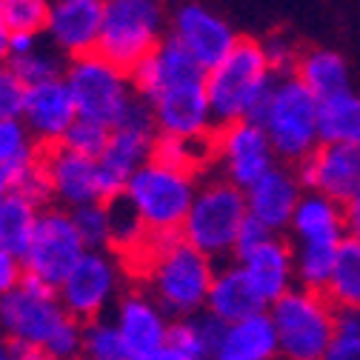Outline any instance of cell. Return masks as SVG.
<instances>
[{
	"mask_svg": "<svg viewBox=\"0 0 360 360\" xmlns=\"http://www.w3.org/2000/svg\"><path fill=\"white\" fill-rule=\"evenodd\" d=\"M278 75L272 72L263 52V43L257 40H240L235 49L206 69V92L214 126L232 123V120H255L263 109L269 92H272Z\"/></svg>",
	"mask_w": 360,
	"mask_h": 360,
	"instance_id": "3",
	"label": "cell"
},
{
	"mask_svg": "<svg viewBox=\"0 0 360 360\" xmlns=\"http://www.w3.org/2000/svg\"><path fill=\"white\" fill-rule=\"evenodd\" d=\"M232 260L246 272L249 283L266 300V306L295 286V246H289V240H283L278 232L249 246L246 252H238Z\"/></svg>",
	"mask_w": 360,
	"mask_h": 360,
	"instance_id": "20",
	"label": "cell"
},
{
	"mask_svg": "<svg viewBox=\"0 0 360 360\" xmlns=\"http://www.w3.org/2000/svg\"><path fill=\"white\" fill-rule=\"evenodd\" d=\"M323 360H360V309H335V338Z\"/></svg>",
	"mask_w": 360,
	"mask_h": 360,
	"instance_id": "36",
	"label": "cell"
},
{
	"mask_svg": "<svg viewBox=\"0 0 360 360\" xmlns=\"http://www.w3.org/2000/svg\"><path fill=\"white\" fill-rule=\"evenodd\" d=\"M297 177L303 189L329 195L343 203L360 186V146L321 141L314 152L297 163Z\"/></svg>",
	"mask_w": 360,
	"mask_h": 360,
	"instance_id": "17",
	"label": "cell"
},
{
	"mask_svg": "<svg viewBox=\"0 0 360 360\" xmlns=\"http://www.w3.org/2000/svg\"><path fill=\"white\" fill-rule=\"evenodd\" d=\"M72 220L77 226V235L83 238L86 249H112V206L103 200L95 203H83L72 209Z\"/></svg>",
	"mask_w": 360,
	"mask_h": 360,
	"instance_id": "33",
	"label": "cell"
},
{
	"mask_svg": "<svg viewBox=\"0 0 360 360\" xmlns=\"http://www.w3.org/2000/svg\"><path fill=\"white\" fill-rule=\"evenodd\" d=\"M32 49H37V34L34 32H9L6 58H20V55H26Z\"/></svg>",
	"mask_w": 360,
	"mask_h": 360,
	"instance_id": "43",
	"label": "cell"
},
{
	"mask_svg": "<svg viewBox=\"0 0 360 360\" xmlns=\"http://www.w3.org/2000/svg\"><path fill=\"white\" fill-rule=\"evenodd\" d=\"M123 360H138V357H123Z\"/></svg>",
	"mask_w": 360,
	"mask_h": 360,
	"instance_id": "49",
	"label": "cell"
},
{
	"mask_svg": "<svg viewBox=\"0 0 360 360\" xmlns=\"http://www.w3.org/2000/svg\"><path fill=\"white\" fill-rule=\"evenodd\" d=\"M263 52H266V60L272 66L275 75H292L295 66H297V49L292 46V40L286 37H272L263 43Z\"/></svg>",
	"mask_w": 360,
	"mask_h": 360,
	"instance_id": "40",
	"label": "cell"
},
{
	"mask_svg": "<svg viewBox=\"0 0 360 360\" xmlns=\"http://www.w3.org/2000/svg\"><path fill=\"white\" fill-rule=\"evenodd\" d=\"M243 192H246V212L255 220H260L266 229H272L278 235L289 232L292 214L303 195V184H300L297 172L275 163Z\"/></svg>",
	"mask_w": 360,
	"mask_h": 360,
	"instance_id": "21",
	"label": "cell"
},
{
	"mask_svg": "<svg viewBox=\"0 0 360 360\" xmlns=\"http://www.w3.org/2000/svg\"><path fill=\"white\" fill-rule=\"evenodd\" d=\"M43 163V146L23 123V117H0V169H6L15 186Z\"/></svg>",
	"mask_w": 360,
	"mask_h": 360,
	"instance_id": "26",
	"label": "cell"
},
{
	"mask_svg": "<svg viewBox=\"0 0 360 360\" xmlns=\"http://www.w3.org/2000/svg\"><path fill=\"white\" fill-rule=\"evenodd\" d=\"M246 192L226 177L198 184L195 200L180 226V238L209 257H232L238 232L246 220Z\"/></svg>",
	"mask_w": 360,
	"mask_h": 360,
	"instance_id": "8",
	"label": "cell"
},
{
	"mask_svg": "<svg viewBox=\"0 0 360 360\" xmlns=\"http://www.w3.org/2000/svg\"><path fill=\"white\" fill-rule=\"evenodd\" d=\"M209 360H281L275 323L269 318V309L249 314L243 321L223 323Z\"/></svg>",
	"mask_w": 360,
	"mask_h": 360,
	"instance_id": "23",
	"label": "cell"
},
{
	"mask_svg": "<svg viewBox=\"0 0 360 360\" xmlns=\"http://www.w3.org/2000/svg\"><path fill=\"white\" fill-rule=\"evenodd\" d=\"M214 160L223 177L246 189L278 163V152L257 120H232L214 129Z\"/></svg>",
	"mask_w": 360,
	"mask_h": 360,
	"instance_id": "14",
	"label": "cell"
},
{
	"mask_svg": "<svg viewBox=\"0 0 360 360\" xmlns=\"http://www.w3.org/2000/svg\"><path fill=\"white\" fill-rule=\"evenodd\" d=\"M63 80L72 92L77 117L103 123L109 129H115L123 120L129 103L134 101L129 72L117 69L98 52L72 58V63L63 72Z\"/></svg>",
	"mask_w": 360,
	"mask_h": 360,
	"instance_id": "9",
	"label": "cell"
},
{
	"mask_svg": "<svg viewBox=\"0 0 360 360\" xmlns=\"http://www.w3.org/2000/svg\"><path fill=\"white\" fill-rule=\"evenodd\" d=\"M338 246L326 243H295V283L306 289L323 292L332 269H335Z\"/></svg>",
	"mask_w": 360,
	"mask_h": 360,
	"instance_id": "32",
	"label": "cell"
},
{
	"mask_svg": "<svg viewBox=\"0 0 360 360\" xmlns=\"http://www.w3.org/2000/svg\"><path fill=\"white\" fill-rule=\"evenodd\" d=\"M77 360H86V357H77Z\"/></svg>",
	"mask_w": 360,
	"mask_h": 360,
	"instance_id": "50",
	"label": "cell"
},
{
	"mask_svg": "<svg viewBox=\"0 0 360 360\" xmlns=\"http://www.w3.org/2000/svg\"><path fill=\"white\" fill-rule=\"evenodd\" d=\"M326 297L335 309H360V243L346 238L338 246L335 269L326 283Z\"/></svg>",
	"mask_w": 360,
	"mask_h": 360,
	"instance_id": "31",
	"label": "cell"
},
{
	"mask_svg": "<svg viewBox=\"0 0 360 360\" xmlns=\"http://www.w3.org/2000/svg\"><path fill=\"white\" fill-rule=\"evenodd\" d=\"M129 80L134 95L152 106L158 131L203 138L217 129L206 92V66H200L172 34L129 72Z\"/></svg>",
	"mask_w": 360,
	"mask_h": 360,
	"instance_id": "1",
	"label": "cell"
},
{
	"mask_svg": "<svg viewBox=\"0 0 360 360\" xmlns=\"http://www.w3.org/2000/svg\"><path fill=\"white\" fill-rule=\"evenodd\" d=\"M169 34L206 69L220 63L238 43L235 29L220 15H214L212 9L200 6V4L180 6L174 12V18H172Z\"/></svg>",
	"mask_w": 360,
	"mask_h": 360,
	"instance_id": "18",
	"label": "cell"
},
{
	"mask_svg": "<svg viewBox=\"0 0 360 360\" xmlns=\"http://www.w3.org/2000/svg\"><path fill=\"white\" fill-rule=\"evenodd\" d=\"M9 352H12V360H60V357L43 352V349H32V346L15 343V340H9Z\"/></svg>",
	"mask_w": 360,
	"mask_h": 360,
	"instance_id": "44",
	"label": "cell"
},
{
	"mask_svg": "<svg viewBox=\"0 0 360 360\" xmlns=\"http://www.w3.org/2000/svg\"><path fill=\"white\" fill-rule=\"evenodd\" d=\"M109 126L86 120V117H75V123L69 126V131L63 134L60 146L77 152V155H89V158H101L106 143H109Z\"/></svg>",
	"mask_w": 360,
	"mask_h": 360,
	"instance_id": "37",
	"label": "cell"
},
{
	"mask_svg": "<svg viewBox=\"0 0 360 360\" xmlns=\"http://www.w3.org/2000/svg\"><path fill=\"white\" fill-rule=\"evenodd\" d=\"M152 360H203V357H195V354H189V352H184V349H177V346H163Z\"/></svg>",
	"mask_w": 360,
	"mask_h": 360,
	"instance_id": "45",
	"label": "cell"
},
{
	"mask_svg": "<svg viewBox=\"0 0 360 360\" xmlns=\"http://www.w3.org/2000/svg\"><path fill=\"white\" fill-rule=\"evenodd\" d=\"M43 172H46L52 200L66 209H77L83 203H112L123 195V186L109 177L101 158L77 155L60 143L43 149Z\"/></svg>",
	"mask_w": 360,
	"mask_h": 360,
	"instance_id": "12",
	"label": "cell"
},
{
	"mask_svg": "<svg viewBox=\"0 0 360 360\" xmlns=\"http://www.w3.org/2000/svg\"><path fill=\"white\" fill-rule=\"evenodd\" d=\"M146 281V292L172 314L186 318L206 309V295L214 278V257L180 238V232H149L129 255Z\"/></svg>",
	"mask_w": 360,
	"mask_h": 360,
	"instance_id": "2",
	"label": "cell"
},
{
	"mask_svg": "<svg viewBox=\"0 0 360 360\" xmlns=\"http://www.w3.org/2000/svg\"><path fill=\"white\" fill-rule=\"evenodd\" d=\"M263 309H269L266 300L255 292L246 272L235 260L214 269V278H212L203 311H209L212 318H217L220 323H232V321L249 318V314H257Z\"/></svg>",
	"mask_w": 360,
	"mask_h": 360,
	"instance_id": "25",
	"label": "cell"
},
{
	"mask_svg": "<svg viewBox=\"0 0 360 360\" xmlns=\"http://www.w3.org/2000/svg\"><path fill=\"white\" fill-rule=\"evenodd\" d=\"M295 75L311 89L318 101L352 89L349 86V66L332 49H311V52L300 55L297 66H295Z\"/></svg>",
	"mask_w": 360,
	"mask_h": 360,
	"instance_id": "27",
	"label": "cell"
},
{
	"mask_svg": "<svg viewBox=\"0 0 360 360\" xmlns=\"http://www.w3.org/2000/svg\"><path fill=\"white\" fill-rule=\"evenodd\" d=\"M281 360H323L335 338V303L326 292L292 286L269 303Z\"/></svg>",
	"mask_w": 360,
	"mask_h": 360,
	"instance_id": "5",
	"label": "cell"
},
{
	"mask_svg": "<svg viewBox=\"0 0 360 360\" xmlns=\"http://www.w3.org/2000/svg\"><path fill=\"white\" fill-rule=\"evenodd\" d=\"M318 106L321 101L297 75H278L272 92L255 117L266 129L278 160L300 163L321 143Z\"/></svg>",
	"mask_w": 360,
	"mask_h": 360,
	"instance_id": "4",
	"label": "cell"
},
{
	"mask_svg": "<svg viewBox=\"0 0 360 360\" xmlns=\"http://www.w3.org/2000/svg\"><path fill=\"white\" fill-rule=\"evenodd\" d=\"M26 86L9 66V60H0V117H18L23 109Z\"/></svg>",
	"mask_w": 360,
	"mask_h": 360,
	"instance_id": "39",
	"label": "cell"
},
{
	"mask_svg": "<svg viewBox=\"0 0 360 360\" xmlns=\"http://www.w3.org/2000/svg\"><path fill=\"white\" fill-rule=\"evenodd\" d=\"M40 203H34L32 198H26L23 192L12 189V195L0 203V246L12 249L23 257L32 232H34V223L40 214Z\"/></svg>",
	"mask_w": 360,
	"mask_h": 360,
	"instance_id": "30",
	"label": "cell"
},
{
	"mask_svg": "<svg viewBox=\"0 0 360 360\" xmlns=\"http://www.w3.org/2000/svg\"><path fill=\"white\" fill-rule=\"evenodd\" d=\"M103 26V0H52L46 34L69 58L98 49Z\"/></svg>",
	"mask_w": 360,
	"mask_h": 360,
	"instance_id": "22",
	"label": "cell"
},
{
	"mask_svg": "<svg viewBox=\"0 0 360 360\" xmlns=\"http://www.w3.org/2000/svg\"><path fill=\"white\" fill-rule=\"evenodd\" d=\"M120 263L112 249H86L58 286L63 309L77 321H92L115 303L120 292Z\"/></svg>",
	"mask_w": 360,
	"mask_h": 360,
	"instance_id": "13",
	"label": "cell"
},
{
	"mask_svg": "<svg viewBox=\"0 0 360 360\" xmlns=\"http://www.w3.org/2000/svg\"><path fill=\"white\" fill-rule=\"evenodd\" d=\"M9 66L15 69V75L23 80V86H34V83H43V80H52V77H60V60L46 52V49H32L20 58H6Z\"/></svg>",
	"mask_w": 360,
	"mask_h": 360,
	"instance_id": "38",
	"label": "cell"
},
{
	"mask_svg": "<svg viewBox=\"0 0 360 360\" xmlns=\"http://www.w3.org/2000/svg\"><path fill=\"white\" fill-rule=\"evenodd\" d=\"M80 357L86 360H123L126 349L120 340V332L115 326V321L109 318H92L83 321V352Z\"/></svg>",
	"mask_w": 360,
	"mask_h": 360,
	"instance_id": "34",
	"label": "cell"
},
{
	"mask_svg": "<svg viewBox=\"0 0 360 360\" xmlns=\"http://www.w3.org/2000/svg\"><path fill=\"white\" fill-rule=\"evenodd\" d=\"M66 321L69 311L63 309L58 289L29 275L18 289L0 297V332L6 340L46 352Z\"/></svg>",
	"mask_w": 360,
	"mask_h": 360,
	"instance_id": "10",
	"label": "cell"
},
{
	"mask_svg": "<svg viewBox=\"0 0 360 360\" xmlns=\"http://www.w3.org/2000/svg\"><path fill=\"white\" fill-rule=\"evenodd\" d=\"M198 192V174L174 169L158 160H146L134 172L126 186L123 200L134 209L149 232H180L186 212Z\"/></svg>",
	"mask_w": 360,
	"mask_h": 360,
	"instance_id": "6",
	"label": "cell"
},
{
	"mask_svg": "<svg viewBox=\"0 0 360 360\" xmlns=\"http://www.w3.org/2000/svg\"><path fill=\"white\" fill-rule=\"evenodd\" d=\"M83 252H86V243L77 235L72 209L43 206L34 223L32 240L23 252V269L29 278L58 289L63 278L75 269V263L83 257Z\"/></svg>",
	"mask_w": 360,
	"mask_h": 360,
	"instance_id": "11",
	"label": "cell"
},
{
	"mask_svg": "<svg viewBox=\"0 0 360 360\" xmlns=\"http://www.w3.org/2000/svg\"><path fill=\"white\" fill-rule=\"evenodd\" d=\"M52 0H0V15L9 32H46Z\"/></svg>",
	"mask_w": 360,
	"mask_h": 360,
	"instance_id": "35",
	"label": "cell"
},
{
	"mask_svg": "<svg viewBox=\"0 0 360 360\" xmlns=\"http://www.w3.org/2000/svg\"><path fill=\"white\" fill-rule=\"evenodd\" d=\"M26 278V269H23V257L12 249H4L0 246V297L6 292L18 289Z\"/></svg>",
	"mask_w": 360,
	"mask_h": 360,
	"instance_id": "41",
	"label": "cell"
},
{
	"mask_svg": "<svg viewBox=\"0 0 360 360\" xmlns=\"http://www.w3.org/2000/svg\"><path fill=\"white\" fill-rule=\"evenodd\" d=\"M318 129H321V141L357 143L360 146V98L352 92V89L321 101Z\"/></svg>",
	"mask_w": 360,
	"mask_h": 360,
	"instance_id": "28",
	"label": "cell"
},
{
	"mask_svg": "<svg viewBox=\"0 0 360 360\" xmlns=\"http://www.w3.org/2000/svg\"><path fill=\"white\" fill-rule=\"evenodd\" d=\"M20 117L43 149L60 143L63 134L69 131V126L77 117V109H75V101H72V92H69L63 75L26 86Z\"/></svg>",
	"mask_w": 360,
	"mask_h": 360,
	"instance_id": "19",
	"label": "cell"
},
{
	"mask_svg": "<svg viewBox=\"0 0 360 360\" xmlns=\"http://www.w3.org/2000/svg\"><path fill=\"white\" fill-rule=\"evenodd\" d=\"M115 326L120 332L126 357L152 360L169 343L172 314L146 289H131L117 300Z\"/></svg>",
	"mask_w": 360,
	"mask_h": 360,
	"instance_id": "16",
	"label": "cell"
},
{
	"mask_svg": "<svg viewBox=\"0 0 360 360\" xmlns=\"http://www.w3.org/2000/svg\"><path fill=\"white\" fill-rule=\"evenodd\" d=\"M0 360H12V352H9V340L0 338Z\"/></svg>",
	"mask_w": 360,
	"mask_h": 360,
	"instance_id": "48",
	"label": "cell"
},
{
	"mask_svg": "<svg viewBox=\"0 0 360 360\" xmlns=\"http://www.w3.org/2000/svg\"><path fill=\"white\" fill-rule=\"evenodd\" d=\"M6 49H9V29L4 23V15H0V60H6Z\"/></svg>",
	"mask_w": 360,
	"mask_h": 360,
	"instance_id": "47",
	"label": "cell"
},
{
	"mask_svg": "<svg viewBox=\"0 0 360 360\" xmlns=\"http://www.w3.org/2000/svg\"><path fill=\"white\" fill-rule=\"evenodd\" d=\"M166 37V12L160 0H103V26L98 55L123 72L149 58Z\"/></svg>",
	"mask_w": 360,
	"mask_h": 360,
	"instance_id": "7",
	"label": "cell"
},
{
	"mask_svg": "<svg viewBox=\"0 0 360 360\" xmlns=\"http://www.w3.org/2000/svg\"><path fill=\"white\" fill-rule=\"evenodd\" d=\"M12 189H15V180H12V174H9L6 169H0V203H4V200L12 195Z\"/></svg>",
	"mask_w": 360,
	"mask_h": 360,
	"instance_id": "46",
	"label": "cell"
},
{
	"mask_svg": "<svg viewBox=\"0 0 360 360\" xmlns=\"http://www.w3.org/2000/svg\"><path fill=\"white\" fill-rule=\"evenodd\" d=\"M152 160L198 174L209 160H214V131L203 134V138L158 131L155 146H152Z\"/></svg>",
	"mask_w": 360,
	"mask_h": 360,
	"instance_id": "29",
	"label": "cell"
},
{
	"mask_svg": "<svg viewBox=\"0 0 360 360\" xmlns=\"http://www.w3.org/2000/svg\"><path fill=\"white\" fill-rule=\"evenodd\" d=\"M289 232L295 243H326V246H340L346 240V214L343 203L321 195V192H309L303 189L297 209L292 214Z\"/></svg>",
	"mask_w": 360,
	"mask_h": 360,
	"instance_id": "24",
	"label": "cell"
},
{
	"mask_svg": "<svg viewBox=\"0 0 360 360\" xmlns=\"http://www.w3.org/2000/svg\"><path fill=\"white\" fill-rule=\"evenodd\" d=\"M155 138H158L155 112L143 98L134 95L123 120L109 131V143L101 155V163L109 172V177L126 186V180L152 158Z\"/></svg>",
	"mask_w": 360,
	"mask_h": 360,
	"instance_id": "15",
	"label": "cell"
},
{
	"mask_svg": "<svg viewBox=\"0 0 360 360\" xmlns=\"http://www.w3.org/2000/svg\"><path fill=\"white\" fill-rule=\"evenodd\" d=\"M343 214H346V238L360 243V186L352 192L349 200H343Z\"/></svg>",
	"mask_w": 360,
	"mask_h": 360,
	"instance_id": "42",
	"label": "cell"
}]
</instances>
